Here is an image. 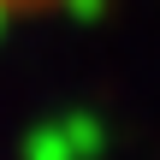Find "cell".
<instances>
[]
</instances>
